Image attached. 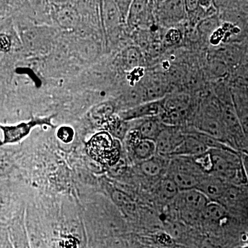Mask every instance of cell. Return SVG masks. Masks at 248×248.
<instances>
[{"label": "cell", "mask_w": 248, "mask_h": 248, "mask_svg": "<svg viewBox=\"0 0 248 248\" xmlns=\"http://www.w3.org/2000/svg\"><path fill=\"white\" fill-rule=\"evenodd\" d=\"M86 146V151L91 159L102 166L111 168L122 159L121 142L108 131L94 134Z\"/></svg>", "instance_id": "obj_1"}, {"label": "cell", "mask_w": 248, "mask_h": 248, "mask_svg": "<svg viewBox=\"0 0 248 248\" xmlns=\"http://www.w3.org/2000/svg\"><path fill=\"white\" fill-rule=\"evenodd\" d=\"M55 116L33 117L29 122H21V123L15 124V125H1L0 126L3 133V140L1 142V146L19 143L29 136L32 129L36 126L48 125L50 128H55L56 125L52 124V120Z\"/></svg>", "instance_id": "obj_2"}, {"label": "cell", "mask_w": 248, "mask_h": 248, "mask_svg": "<svg viewBox=\"0 0 248 248\" xmlns=\"http://www.w3.org/2000/svg\"><path fill=\"white\" fill-rule=\"evenodd\" d=\"M185 138L186 133L180 126L164 124L155 141L156 155L162 157H170L171 155L180 146Z\"/></svg>", "instance_id": "obj_3"}, {"label": "cell", "mask_w": 248, "mask_h": 248, "mask_svg": "<svg viewBox=\"0 0 248 248\" xmlns=\"http://www.w3.org/2000/svg\"><path fill=\"white\" fill-rule=\"evenodd\" d=\"M125 138L128 148L132 152L134 158L138 161H144L156 155V146L155 141L143 140L136 128L128 132Z\"/></svg>", "instance_id": "obj_4"}, {"label": "cell", "mask_w": 248, "mask_h": 248, "mask_svg": "<svg viewBox=\"0 0 248 248\" xmlns=\"http://www.w3.org/2000/svg\"><path fill=\"white\" fill-rule=\"evenodd\" d=\"M164 112V101L143 102V104L122 111L119 116L125 122L156 117Z\"/></svg>", "instance_id": "obj_5"}, {"label": "cell", "mask_w": 248, "mask_h": 248, "mask_svg": "<svg viewBox=\"0 0 248 248\" xmlns=\"http://www.w3.org/2000/svg\"><path fill=\"white\" fill-rule=\"evenodd\" d=\"M176 200L183 213L196 214H202L210 202L208 197L198 189L181 191Z\"/></svg>", "instance_id": "obj_6"}, {"label": "cell", "mask_w": 248, "mask_h": 248, "mask_svg": "<svg viewBox=\"0 0 248 248\" xmlns=\"http://www.w3.org/2000/svg\"><path fill=\"white\" fill-rule=\"evenodd\" d=\"M226 188L224 181L216 176L203 177L197 189L203 192L209 200L219 202L224 195Z\"/></svg>", "instance_id": "obj_7"}, {"label": "cell", "mask_w": 248, "mask_h": 248, "mask_svg": "<svg viewBox=\"0 0 248 248\" xmlns=\"http://www.w3.org/2000/svg\"><path fill=\"white\" fill-rule=\"evenodd\" d=\"M208 151V148L200 140H197L190 134L186 133V138L184 141L171 155L170 157H174V156L195 157Z\"/></svg>", "instance_id": "obj_8"}, {"label": "cell", "mask_w": 248, "mask_h": 248, "mask_svg": "<svg viewBox=\"0 0 248 248\" xmlns=\"http://www.w3.org/2000/svg\"><path fill=\"white\" fill-rule=\"evenodd\" d=\"M164 125V124L162 123L160 119L156 118V117H151L142 120L136 129L140 133L141 139L155 141Z\"/></svg>", "instance_id": "obj_9"}, {"label": "cell", "mask_w": 248, "mask_h": 248, "mask_svg": "<svg viewBox=\"0 0 248 248\" xmlns=\"http://www.w3.org/2000/svg\"><path fill=\"white\" fill-rule=\"evenodd\" d=\"M233 102L243 133L248 141V99L241 94H235Z\"/></svg>", "instance_id": "obj_10"}, {"label": "cell", "mask_w": 248, "mask_h": 248, "mask_svg": "<svg viewBox=\"0 0 248 248\" xmlns=\"http://www.w3.org/2000/svg\"><path fill=\"white\" fill-rule=\"evenodd\" d=\"M166 159L167 157L156 155L151 159L142 161L140 164V170L143 174L148 177H158L164 170V161Z\"/></svg>", "instance_id": "obj_11"}, {"label": "cell", "mask_w": 248, "mask_h": 248, "mask_svg": "<svg viewBox=\"0 0 248 248\" xmlns=\"http://www.w3.org/2000/svg\"><path fill=\"white\" fill-rule=\"evenodd\" d=\"M115 107L111 102L101 103L93 108L91 110L93 119L97 122H99L102 125H105L109 120L114 115Z\"/></svg>", "instance_id": "obj_12"}, {"label": "cell", "mask_w": 248, "mask_h": 248, "mask_svg": "<svg viewBox=\"0 0 248 248\" xmlns=\"http://www.w3.org/2000/svg\"><path fill=\"white\" fill-rule=\"evenodd\" d=\"M201 215L209 221H219L226 217V207L220 202L210 201Z\"/></svg>", "instance_id": "obj_13"}, {"label": "cell", "mask_w": 248, "mask_h": 248, "mask_svg": "<svg viewBox=\"0 0 248 248\" xmlns=\"http://www.w3.org/2000/svg\"><path fill=\"white\" fill-rule=\"evenodd\" d=\"M161 192L165 198L174 200L180 193V190L176 183L170 177L163 179L161 184Z\"/></svg>", "instance_id": "obj_14"}, {"label": "cell", "mask_w": 248, "mask_h": 248, "mask_svg": "<svg viewBox=\"0 0 248 248\" xmlns=\"http://www.w3.org/2000/svg\"><path fill=\"white\" fill-rule=\"evenodd\" d=\"M112 198L118 206L124 208V210L132 211L135 207L131 198L122 191H113L112 194Z\"/></svg>", "instance_id": "obj_15"}, {"label": "cell", "mask_w": 248, "mask_h": 248, "mask_svg": "<svg viewBox=\"0 0 248 248\" xmlns=\"http://www.w3.org/2000/svg\"><path fill=\"white\" fill-rule=\"evenodd\" d=\"M195 164L203 172L211 174L213 172L214 165L213 158L209 151L203 154L193 157Z\"/></svg>", "instance_id": "obj_16"}, {"label": "cell", "mask_w": 248, "mask_h": 248, "mask_svg": "<svg viewBox=\"0 0 248 248\" xmlns=\"http://www.w3.org/2000/svg\"><path fill=\"white\" fill-rule=\"evenodd\" d=\"M118 14V9L115 3L112 1L106 3L104 9V18L108 27H111L117 22Z\"/></svg>", "instance_id": "obj_17"}, {"label": "cell", "mask_w": 248, "mask_h": 248, "mask_svg": "<svg viewBox=\"0 0 248 248\" xmlns=\"http://www.w3.org/2000/svg\"><path fill=\"white\" fill-rule=\"evenodd\" d=\"M146 1H134L131 4L129 11V20L133 24L140 22V17L144 14Z\"/></svg>", "instance_id": "obj_18"}, {"label": "cell", "mask_w": 248, "mask_h": 248, "mask_svg": "<svg viewBox=\"0 0 248 248\" xmlns=\"http://www.w3.org/2000/svg\"><path fill=\"white\" fill-rule=\"evenodd\" d=\"M76 15L75 11L71 9H62L58 14V20L64 27H71L76 24Z\"/></svg>", "instance_id": "obj_19"}, {"label": "cell", "mask_w": 248, "mask_h": 248, "mask_svg": "<svg viewBox=\"0 0 248 248\" xmlns=\"http://www.w3.org/2000/svg\"><path fill=\"white\" fill-rule=\"evenodd\" d=\"M141 60V53L138 48L130 47L127 49L124 54V61L125 64L130 68L137 67L140 64Z\"/></svg>", "instance_id": "obj_20"}, {"label": "cell", "mask_w": 248, "mask_h": 248, "mask_svg": "<svg viewBox=\"0 0 248 248\" xmlns=\"http://www.w3.org/2000/svg\"><path fill=\"white\" fill-rule=\"evenodd\" d=\"M57 137L63 143H71L74 139V130L68 125H63V126L60 127L57 131Z\"/></svg>", "instance_id": "obj_21"}, {"label": "cell", "mask_w": 248, "mask_h": 248, "mask_svg": "<svg viewBox=\"0 0 248 248\" xmlns=\"http://www.w3.org/2000/svg\"><path fill=\"white\" fill-rule=\"evenodd\" d=\"M241 159H242L243 166H244L245 172H246L248 182V153H245V152H241Z\"/></svg>", "instance_id": "obj_22"}, {"label": "cell", "mask_w": 248, "mask_h": 248, "mask_svg": "<svg viewBox=\"0 0 248 248\" xmlns=\"http://www.w3.org/2000/svg\"><path fill=\"white\" fill-rule=\"evenodd\" d=\"M246 246H248V233L246 234Z\"/></svg>", "instance_id": "obj_23"}, {"label": "cell", "mask_w": 248, "mask_h": 248, "mask_svg": "<svg viewBox=\"0 0 248 248\" xmlns=\"http://www.w3.org/2000/svg\"><path fill=\"white\" fill-rule=\"evenodd\" d=\"M248 248V246H244V247H241V248Z\"/></svg>", "instance_id": "obj_24"}]
</instances>
